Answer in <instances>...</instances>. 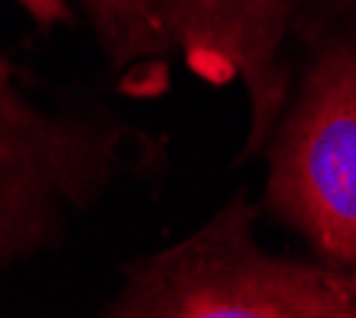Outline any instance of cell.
<instances>
[{
  "label": "cell",
  "instance_id": "1",
  "mask_svg": "<svg viewBox=\"0 0 356 318\" xmlns=\"http://www.w3.org/2000/svg\"><path fill=\"white\" fill-rule=\"evenodd\" d=\"M42 29L76 22L67 0H16ZM143 141L121 115L54 109L0 48V274L54 255L131 172Z\"/></svg>",
  "mask_w": 356,
  "mask_h": 318
},
{
  "label": "cell",
  "instance_id": "2",
  "mask_svg": "<svg viewBox=\"0 0 356 318\" xmlns=\"http://www.w3.org/2000/svg\"><path fill=\"white\" fill-rule=\"evenodd\" d=\"M261 204L238 188L200 230L118 267L108 318H356L350 271L261 248Z\"/></svg>",
  "mask_w": 356,
  "mask_h": 318
},
{
  "label": "cell",
  "instance_id": "3",
  "mask_svg": "<svg viewBox=\"0 0 356 318\" xmlns=\"http://www.w3.org/2000/svg\"><path fill=\"white\" fill-rule=\"evenodd\" d=\"M258 159L261 210L302 239L312 258L356 271V19L299 67L289 102Z\"/></svg>",
  "mask_w": 356,
  "mask_h": 318
},
{
  "label": "cell",
  "instance_id": "4",
  "mask_svg": "<svg viewBox=\"0 0 356 318\" xmlns=\"http://www.w3.org/2000/svg\"><path fill=\"white\" fill-rule=\"evenodd\" d=\"M159 10L194 80L242 86L248 127L236 166L261 156L305 58L356 19V0H159Z\"/></svg>",
  "mask_w": 356,
  "mask_h": 318
},
{
  "label": "cell",
  "instance_id": "5",
  "mask_svg": "<svg viewBox=\"0 0 356 318\" xmlns=\"http://www.w3.org/2000/svg\"><path fill=\"white\" fill-rule=\"evenodd\" d=\"M121 93L137 99L169 89L178 61L159 0H74Z\"/></svg>",
  "mask_w": 356,
  "mask_h": 318
},
{
  "label": "cell",
  "instance_id": "6",
  "mask_svg": "<svg viewBox=\"0 0 356 318\" xmlns=\"http://www.w3.org/2000/svg\"><path fill=\"white\" fill-rule=\"evenodd\" d=\"M353 283H356V271H353Z\"/></svg>",
  "mask_w": 356,
  "mask_h": 318
}]
</instances>
